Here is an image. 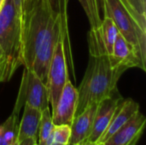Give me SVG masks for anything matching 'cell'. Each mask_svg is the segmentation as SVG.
<instances>
[{
    "mask_svg": "<svg viewBox=\"0 0 146 145\" xmlns=\"http://www.w3.org/2000/svg\"><path fill=\"white\" fill-rule=\"evenodd\" d=\"M87 40L89 62L84 78L77 89L78 102L74 117L89 106L98 104L116 92L117 82L127 70L107 53L98 28L90 29Z\"/></svg>",
    "mask_w": 146,
    "mask_h": 145,
    "instance_id": "obj_1",
    "label": "cell"
},
{
    "mask_svg": "<svg viewBox=\"0 0 146 145\" xmlns=\"http://www.w3.org/2000/svg\"><path fill=\"white\" fill-rule=\"evenodd\" d=\"M0 65L3 68V82L9 81L23 66L22 21L13 0H5L0 11Z\"/></svg>",
    "mask_w": 146,
    "mask_h": 145,
    "instance_id": "obj_2",
    "label": "cell"
},
{
    "mask_svg": "<svg viewBox=\"0 0 146 145\" xmlns=\"http://www.w3.org/2000/svg\"><path fill=\"white\" fill-rule=\"evenodd\" d=\"M104 16L112 19L123 36L146 62V32L132 16L121 0H102Z\"/></svg>",
    "mask_w": 146,
    "mask_h": 145,
    "instance_id": "obj_3",
    "label": "cell"
},
{
    "mask_svg": "<svg viewBox=\"0 0 146 145\" xmlns=\"http://www.w3.org/2000/svg\"><path fill=\"white\" fill-rule=\"evenodd\" d=\"M61 33H63L65 38L64 50H65L67 64L68 63V66L71 67L72 70L74 71V63H73V57H72V51L70 48V42L66 38L62 28V21L60 18H56V19L52 18L48 25L44 38L36 52L33 62L30 68V69L33 71L45 85L47 82L48 71L53 56L55 47L56 45V43L58 41Z\"/></svg>",
    "mask_w": 146,
    "mask_h": 145,
    "instance_id": "obj_4",
    "label": "cell"
},
{
    "mask_svg": "<svg viewBox=\"0 0 146 145\" xmlns=\"http://www.w3.org/2000/svg\"><path fill=\"white\" fill-rule=\"evenodd\" d=\"M49 103L46 85L33 71L24 68L18 97L13 111L19 115L21 108L27 104L42 112L49 108Z\"/></svg>",
    "mask_w": 146,
    "mask_h": 145,
    "instance_id": "obj_5",
    "label": "cell"
},
{
    "mask_svg": "<svg viewBox=\"0 0 146 145\" xmlns=\"http://www.w3.org/2000/svg\"><path fill=\"white\" fill-rule=\"evenodd\" d=\"M64 44L65 38L63 33H61L55 47L47 75L46 87L49 95V102L51 105L52 111L55 109L63 87L67 80L69 79Z\"/></svg>",
    "mask_w": 146,
    "mask_h": 145,
    "instance_id": "obj_6",
    "label": "cell"
},
{
    "mask_svg": "<svg viewBox=\"0 0 146 145\" xmlns=\"http://www.w3.org/2000/svg\"><path fill=\"white\" fill-rule=\"evenodd\" d=\"M123 99L124 98L117 91L113 95L104 99L98 104L92 132L86 141L98 144L99 139L107 130L118 105Z\"/></svg>",
    "mask_w": 146,
    "mask_h": 145,
    "instance_id": "obj_7",
    "label": "cell"
},
{
    "mask_svg": "<svg viewBox=\"0 0 146 145\" xmlns=\"http://www.w3.org/2000/svg\"><path fill=\"white\" fill-rule=\"evenodd\" d=\"M78 102L77 89L68 79L63 87L58 103L51 113L54 126H70L76 112Z\"/></svg>",
    "mask_w": 146,
    "mask_h": 145,
    "instance_id": "obj_8",
    "label": "cell"
},
{
    "mask_svg": "<svg viewBox=\"0 0 146 145\" xmlns=\"http://www.w3.org/2000/svg\"><path fill=\"white\" fill-rule=\"evenodd\" d=\"M145 125V116L139 111L104 144L105 145H136L144 132Z\"/></svg>",
    "mask_w": 146,
    "mask_h": 145,
    "instance_id": "obj_9",
    "label": "cell"
},
{
    "mask_svg": "<svg viewBox=\"0 0 146 145\" xmlns=\"http://www.w3.org/2000/svg\"><path fill=\"white\" fill-rule=\"evenodd\" d=\"M112 56L121 65L127 69L131 68H139L143 71H146L145 63L135 48L120 33L115 38Z\"/></svg>",
    "mask_w": 146,
    "mask_h": 145,
    "instance_id": "obj_10",
    "label": "cell"
},
{
    "mask_svg": "<svg viewBox=\"0 0 146 145\" xmlns=\"http://www.w3.org/2000/svg\"><path fill=\"white\" fill-rule=\"evenodd\" d=\"M97 106L98 104L89 106L74 118L70 125L71 134L68 145H80L88 139L92 132Z\"/></svg>",
    "mask_w": 146,
    "mask_h": 145,
    "instance_id": "obj_11",
    "label": "cell"
},
{
    "mask_svg": "<svg viewBox=\"0 0 146 145\" xmlns=\"http://www.w3.org/2000/svg\"><path fill=\"white\" fill-rule=\"evenodd\" d=\"M139 111V104L137 102L131 98L123 99L118 105L107 130L99 139L98 144H104L115 132L128 122Z\"/></svg>",
    "mask_w": 146,
    "mask_h": 145,
    "instance_id": "obj_12",
    "label": "cell"
},
{
    "mask_svg": "<svg viewBox=\"0 0 146 145\" xmlns=\"http://www.w3.org/2000/svg\"><path fill=\"white\" fill-rule=\"evenodd\" d=\"M23 116L18 127V144L22 140L33 138L38 140L41 111L27 104L24 105Z\"/></svg>",
    "mask_w": 146,
    "mask_h": 145,
    "instance_id": "obj_13",
    "label": "cell"
},
{
    "mask_svg": "<svg viewBox=\"0 0 146 145\" xmlns=\"http://www.w3.org/2000/svg\"><path fill=\"white\" fill-rule=\"evenodd\" d=\"M35 0H30L29 4ZM69 0H42L44 7L51 13L54 18H60L62 24V28L66 38L69 41L68 29V3ZM27 6V8H28ZM26 9V11H27ZM25 11V13H26ZM25 15V14H24ZM70 42V41H69Z\"/></svg>",
    "mask_w": 146,
    "mask_h": 145,
    "instance_id": "obj_14",
    "label": "cell"
},
{
    "mask_svg": "<svg viewBox=\"0 0 146 145\" xmlns=\"http://www.w3.org/2000/svg\"><path fill=\"white\" fill-rule=\"evenodd\" d=\"M98 32L107 53L112 56L114 44L117 34L119 33L118 29L112 19L107 16H104L102 23L98 27Z\"/></svg>",
    "mask_w": 146,
    "mask_h": 145,
    "instance_id": "obj_15",
    "label": "cell"
},
{
    "mask_svg": "<svg viewBox=\"0 0 146 145\" xmlns=\"http://www.w3.org/2000/svg\"><path fill=\"white\" fill-rule=\"evenodd\" d=\"M18 114L12 112L11 115L0 126V132L5 142L9 145H17L18 138Z\"/></svg>",
    "mask_w": 146,
    "mask_h": 145,
    "instance_id": "obj_16",
    "label": "cell"
},
{
    "mask_svg": "<svg viewBox=\"0 0 146 145\" xmlns=\"http://www.w3.org/2000/svg\"><path fill=\"white\" fill-rule=\"evenodd\" d=\"M88 18L91 29H98L102 23L99 0H79Z\"/></svg>",
    "mask_w": 146,
    "mask_h": 145,
    "instance_id": "obj_17",
    "label": "cell"
},
{
    "mask_svg": "<svg viewBox=\"0 0 146 145\" xmlns=\"http://www.w3.org/2000/svg\"><path fill=\"white\" fill-rule=\"evenodd\" d=\"M54 124L52 121V116L49 108L45 109L41 112V118L38 128V143H41L45 140L53 132Z\"/></svg>",
    "mask_w": 146,
    "mask_h": 145,
    "instance_id": "obj_18",
    "label": "cell"
},
{
    "mask_svg": "<svg viewBox=\"0 0 146 145\" xmlns=\"http://www.w3.org/2000/svg\"><path fill=\"white\" fill-rule=\"evenodd\" d=\"M53 134H54V144L68 145L71 134L70 126L68 125L55 126L53 130Z\"/></svg>",
    "mask_w": 146,
    "mask_h": 145,
    "instance_id": "obj_19",
    "label": "cell"
},
{
    "mask_svg": "<svg viewBox=\"0 0 146 145\" xmlns=\"http://www.w3.org/2000/svg\"><path fill=\"white\" fill-rule=\"evenodd\" d=\"M37 143H38V140L36 138H26V139L22 140L21 142H20L17 145H34Z\"/></svg>",
    "mask_w": 146,
    "mask_h": 145,
    "instance_id": "obj_20",
    "label": "cell"
},
{
    "mask_svg": "<svg viewBox=\"0 0 146 145\" xmlns=\"http://www.w3.org/2000/svg\"><path fill=\"white\" fill-rule=\"evenodd\" d=\"M29 1L30 0H24V3H23V16H24V14H25V11L28 6V3H29Z\"/></svg>",
    "mask_w": 146,
    "mask_h": 145,
    "instance_id": "obj_21",
    "label": "cell"
},
{
    "mask_svg": "<svg viewBox=\"0 0 146 145\" xmlns=\"http://www.w3.org/2000/svg\"><path fill=\"white\" fill-rule=\"evenodd\" d=\"M98 143H93V142H90V141H85L84 143H82L80 145H98Z\"/></svg>",
    "mask_w": 146,
    "mask_h": 145,
    "instance_id": "obj_22",
    "label": "cell"
},
{
    "mask_svg": "<svg viewBox=\"0 0 146 145\" xmlns=\"http://www.w3.org/2000/svg\"><path fill=\"white\" fill-rule=\"evenodd\" d=\"M4 3H5V0H0V11L2 10L3 5H4Z\"/></svg>",
    "mask_w": 146,
    "mask_h": 145,
    "instance_id": "obj_23",
    "label": "cell"
},
{
    "mask_svg": "<svg viewBox=\"0 0 146 145\" xmlns=\"http://www.w3.org/2000/svg\"><path fill=\"white\" fill-rule=\"evenodd\" d=\"M98 145H105V144H98Z\"/></svg>",
    "mask_w": 146,
    "mask_h": 145,
    "instance_id": "obj_24",
    "label": "cell"
},
{
    "mask_svg": "<svg viewBox=\"0 0 146 145\" xmlns=\"http://www.w3.org/2000/svg\"><path fill=\"white\" fill-rule=\"evenodd\" d=\"M53 145H62V144H53Z\"/></svg>",
    "mask_w": 146,
    "mask_h": 145,
    "instance_id": "obj_25",
    "label": "cell"
},
{
    "mask_svg": "<svg viewBox=\"0 0 146 145\" xmlns=\"http://www.w3.org/2000/svg\"><path fill=\"white\" fill-rule=\"evenodd\" d=\"M143 1H144V2H145V3H146V0H143Z\"/></svg>",
    "mask_w": 146,
    "mask_h": 145,
    "instance_id": "obj_26",
    "label": "cell"
},
{
    "mask_svg": "<svg viewBox=\"0 0 146 145\" xmlns=\"http://www.w3.org/2000/svg\"><path fill=\"white\" fill-rule=\"evenodd\" d=\"M1 82H2V81H1V78H0V83H1Z\"/></svg>",
    "mask_w": 146,
    "mask_h": 145,
    "instance_id": "obj_27",
    "label": "cell"
},
{
    "mask_svg": "<svg viewBox=\"0 0 146 145\" xmlns=\"http://www.w3.org/2000/svg\"><path fill=\"white\" fill-rule=\"evenodd\" d=\"M34 145H38V143H37V144H35Z\"/></svg>",
    "mask_w": 146,
    "mask_h": 145,
    "instance_id": "obj_28",
    "label": "cell"
}]
</instances>
